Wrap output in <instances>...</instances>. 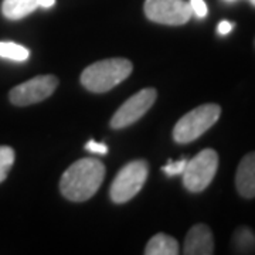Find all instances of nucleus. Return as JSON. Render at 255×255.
Instances as JSON below:
<instances>
[{
    "label": "nucleus",
    "instance_id": "obj_1",
    "mask_svg": "<svg viewBox=\"0 0 255 255\" xmlns=\"http://www.w3.org/2000/svg\"><path fill=\"white\" fill-rule=\"evenodd\" d=\"M104 177L105 166L98 159H80L64 172L60 180V190L70 201H87L98 191Z\"/></svg>",
    "mask_w": 255,
    "mask_h": 255
},
{
    "label": "nucleus",
    "instance_id": "obj_2",
    "mask_svg": "<svg viewBox=\"0 0 255 255\" xmlns=\"http://www.w3.org/2000/svg\"><path fill=\"white\" fill-rule=\"evenodd\" d=\"M132 63L127 58H108L91 64L81 74V84L91 92H107L127 80Z\"/></svg>",
    "mask_w": 255,
    "mask_h": 255
},
{
    "label": "nucleus",
    "instance_id": "obj_3",
    "mask_svg": "<svg viewBox=\"0 0 255 255\" xmlns=\"http://www.w3.org/2000/svg\"><path fill=\"white\" fill-rule=\"evenodd\" d=\"M221 115L217 104H204L186 114L173 129V139L177 143H190L213 127Z\"/></svg>",
    "mask_w": 255,
    "mask_h": 255
},
{
    "label": "nucleus",
    "instance_id": "obj_4",
    "mask_svg": "<svg viewBox=\"0 0 255 255\" xmlns=\"http://www.w3.org/2000/svg\"><path fill=\"white\" fill-rule=\"evenodd\" d=\"M219 169V155L213 149H204L187 160L183 170V184L191 193L206 190Z\"/></svg>",
    "mask_w": 255,
    "mask_h": 255
},
{
    "label": "nucleus",
    "instance_id": "obj_5",
    "mask_svg": "<svg viewBox=\"0 0 255 255\" xmlns=\"http://www.w3.org/2000/svg\"><path fill=\"white\" fill-rule=\"evenodd\" d=\"M149 166L145 160H133L124 166L111 184V200L117 204L133 199L147 179Z\"/></svg>",
    "mask_w": 255,
    "mask_h": 255
},
{
    "label": "nucleus",
    "instance_id": "obj_6",
    "mask_svg": "<svg viewBox=\"0 0 255 255\" xmlns=\"http://www.w3.org/2000/svg\"><path fill=\"white\" fill-rule=\"evenodd\" d=\"M143 9L150 21L166 26H182L193 16L186 0H146Z\"/></svg>",
    "mask_w": 255,
    "mask_h": 255
},
{
    "label": "nucleus",
    "instance_id": "obj_7",
    "mask_svg": "<svg viewBox=\"0 0 255 255\" xmlns=\"http://www.w3.org/2000/svg\"><path fill=\"white\" fill-rule=\"evenodd\" d=\"M58 85L54 75H38L14 87L9 94L10 102L17 107H27L47 100Z\"/></svg>",
    "mask_w": 255,
    "mask_h": 255
},
{
    "label": "nucleus",
    "instance_id": "obj_8",
    "mask_svg": "<svg viewBox=\"0 0 255 255\" xmlns=\"http://www.w3.org/2000/svg\"><path fill=\"white\" fill-rule=\"evenodd\" d=\"M156 97H157V94L153 88H145V90L135 94L133 97H130L114 114V117L111 119V128L122 129V128H127L135 124L152 108V105L155 104Z\"/></svg>",
    "mask_w": 255,
    "mask_h": 255
},
{
    "label": "nucleus",
    "instance_id": "obj_9",
    "mask_svg": "<svg viewBox=\"0 0 255 255\" xmlns=\"http://www.w3.org/2000/svg\"><path fill=\"white\" fill-rule=\"evenodd\" d=\"M186 255H211L214 253L213 233L206 224H196L190 228L184 240Z\"/></svg>",
    "mask_w": 255,
    "mask_h": 255
},
{
    "label": "nucleus",
    "instance_id": "obj_10",
    "mask_svg": "<svg viewBox=\"0 0 255 255\" xmlns=\"http://www.w3.org/2000/svg\"><path fill=\"white\" fill-rule=\"evenodd\" d=\"M55 4V0H3L1 13L9 20H21L38 7L50 9Z\"/></svg>",
    "mask_w": 255,
    "mask_h": 255
},
{
    "label": "nucleus",
    "instance_id": "obj_11",
    "mask_svg": "<svg viewBox=\"0 0 255 255\" xmlns=\"http://www.w3.org/2000/svg\"><path fill=\"white\" fill-rule=\"evenodd\" d=\"M236 186L243 197H255V152H251L241 159L236 174Z\"/></svg>",
    "mask_w": 255,
    "mask_h": 255
},
{
    "label": "nucleus",
    "instance_id": "obj_12",
    "mask_svg": "<svg viewBox=\"0 0 255 255\" xmlns=\"http://www.w3.org/2000/svg\"><path fill=\"white\" fill-rule=\"evenodd\" d=\"M146 255H177L179 244L173 237L167 234H156L149 240L145 248Z\"/></svg>",
    "mask_w": 255,
    "mask_h": 255
},
{
    "label": "nucleus",
    "instance_id": "obj_13",
    "mask_svg": "<svg viewBox=\"0 0 255 255\" xmlns=\"http://www.w3.org/2000/svg\"><path fill=\"white\" fill-rule=\"evenodd\" d=\"M30 55L26 47L11 43V41H0V57L13 61H26Z\"/></svg>",
    "mask_w": 255,
    "mask_h": 255
},
{
    "label": "nucleus",
    "instance_id": "obj_14",
    "mask_svg": "<svg viewBox=\"0 0 255 255\" xmlns=\"http://www.w3.org/2000/svg\"><path fill=\"white\" fill-rule=\"evenodd\" d=\"M14 150L10 146H0V183L6 180L14 163Z\"/></svg>",
    "mask_w": 255,
    "mask_h": 255
},
{
    "label": "nucleus",
    "instance_id": "obj_15",
    "mask_svg": "<svg viewBox=\"0 0 255 255\" xmlns=\"http://www.w3.org/2000/svg\"><path fill=\"white\" fill-rule=\"evenodd\" d=\"M236 241H237V246L240 248H250V247L254 246L255 237L253 236V233L248 231L247 228H241L236 234Z\"/></svg>",
    "mask_w": 255,
    "mask_h": 255
},
{
    "label": "nucleus",
    "instance_id": "obj_16",
    "mask_svg": "<svg viewBox=\"0 0 255 255\" xmlns=\"http://www.w3.org/2000/svg\"><path fill=\"white\" fill-rule=\"evenodd\" d=\"M186 164H187V160H186V159H180V160H177V162L169 160V163L163 167V172L167 174V176H170V177H172V176H177V174L183 173Z\"/></svg>",
    "mask_w": 255,
    "mask_h": 255
},
{
    "label": "nucleus",
    "instance_id": "obj_17",
    "mask_svg": "<svg viewBox=\"0 0 255 255\" xmlns=\"http://www.w3.org/2000/svg\"><path fill=\"white\" fill-rule=\"evenodd\" d=\"M191 11L193 14H196L199 18H204L207 16L209 10H207V4L204 3V0H190Z\"/></svg>",
    "mask_w": 255,
    "mask_h": 255
},
{
    "label": "nucleus",
    "instance_id": "obj_18",
    "mask_svg": "<svg viewBox=\"0 0 255 255\" xmlns=\"http://www.w3.org/2000/svg\"><path fill=\"white\" fill-rule=\"evenodd\" d=\"M85 149L88 152H92V153H98V155H107L108 153V147L105 143H100V142H95V140H90L87 145H85Z\"/></svg>",
    "mask_w": 255,
    "mask_h": 255
},
{
    "label": "nucleus",
    "instance_id": "obj_19",
    "mask_svg": "<svg viewBox=\"0 0 255 255\" xmlns=\"http://www.w3.org/2000/svg\"><path fill=\"white\" fill-rule=\"evenodd\" d=\"M233 27H234V24H233V23H230V21H227V20H223V21H220L219 27H217V31H219L221 36H226V34H228V33L233 30Z\"/></svg>",
    "mask_w": 255,
    "mask_h": 255
},
{
    "label": "nucleus",
    "instance_id": "obj_20",
    "mask_svg": "<svg viewBox=\"0 0 255 255\" xmlns=\"http://www.w3.org/2000/svg\"><path fill=\"white\" fill-rule=\"evenodd\" d=\"M250 1H251V4H253V6H255V0H250Z\"/></svg>",
    "mask_w": 255,
    "mask_h": 255
},
{
    "label": "nucleus",
    "instance_id": "obj_21",
    "mask_svg": "<svg viewBox=\"0 0 255 255\" xmlns=\"http://www.w3.org/2000/svg\"><path fill=\"white\" fill-rule=\"evenodd\" d=\"M228 1H233V0H228Z\"/></svg>",
    "mask_w": 255,
    "mask_h": 255
}]
</instances>
